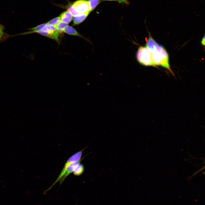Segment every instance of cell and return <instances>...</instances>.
Segmentation results:
<instances>
[{
  "instance_id": "9",
  "label": "cell",
  "mask_w": 205,
  "mask_h": 205,
  "mask_svg": "<svg viewBox=\"0 0 205 205\" xmlns=\"http://www.w3.org/2000/svg\"><path fill=\"white\" fill-rule=\"evenodd\" d=\"M89 14H82L79 16L73 17V25H78L81 23L85 20Z\"/></svg>"
},
{
  "instance_id": "4",
  "label": "cell",
  "mask_w": 205,
  "mask_h": 205,
  "mask_svg": "<svg viewBox=\"0 0 205 205\" xmlns=\"http://www.w3.org/2000/svg\"><path fill=\"white\" fill-rule=\"evenodd\" d=\"M72 5L80 14H89L91 12L88 2L86 0L77 1Z\"/></svg>"
},
{
  "instance_id": "2",
  "label": "cell",
  "mask_w": 205,
  "mask_h": 205,
  "mask_svg": "<svg viewBox=\"0 0 205 205\" xmlns=\"http://www.w3.org/2000/svg\"><path fill=\"white\" fill-rule=\"evenodd\" d=\"M138 62L140 64L146 66L155 67L152 59L151 54L146 46H140L136 54Z\"/></svg>"
},
{
  "instance_id": "1",
  "label": "cell",
  "mask_w": 205,
  "mask_h": 205,
  "mask_svg": "<svg viewBox=\"0 0 205 205\" xmlns=\"http://www.w3.org/2000/svg\"><path fill=\"white\" fill-rule=\"evenodd\" d=\"M146 46L151 53L153 61L155 65H160L167 69L174 75L170 67L167 52L165 48L158 44L150 34L146 43Z\"/></svg>"
},
{
  "instance_id": "12",
  "label": "cell",
  "mask_w": 205,
  "mask_h": 205,
  "mask_svg": "<svg viewBox=\"0 0 205 205\" xmlns=\"http://www.w3.org/2000/svg\"><path fill=\"white\" fill-rule=\"evenodd\" d=\"M101 0H88L91 11L93 10L100 3Z\"/></svg>"
},
{
  "instance_id": "7",
  "label": "cell",
  "mask_w": 205,
  "mask_h": 205,
  "mask_svg": "<svg viewBox=\"0 0 205 205\" xmlns=\"http://www.w3.org/2000/svg\"><path fill=\"white\" fill-rule=\"evenodd\" d=\"M60 17L61 21L67 24L70 23L73 19V16L68 11L62 13Z\"/></svg>"
},
{
  "instance_id": "10",
  "label": "cell",
  "mask_w": 205,
  "mask_h": 205,
  "mask_svg": "<svg viewBox=\"0 0 205 205\" xmlns=\"http://www.w3.org/2000/svg\"><path fill=\"white\" fill-rule=\"evenodd\" d=\"M68 25V24L61 21L55 27L59 34H62L65 28Z\"/></svg>"
},
{
  "instance_id": "6",
  "label": "cell",
  "mask_w": 205,
  "mask_h": 205,
  "mask_svg": "<svg viewBox=\"0 0 205 205\" xmlns=\"http://www.w3.org/2000/svg\"><path fill=\"white\" fill-rule=\"evenodd\" d=\"M82 159H81L79 161L74 162L68 166L66 169L65 175L59 181L60 185L62 183L69 175L73 172L75 169L80 163Z\"/></svg>"
},
{
  "instance_id": "11",
  "label": "cell",
  "mask_w": 205,
  "mask_h": 205,
  "mask_svg": "<svg viewBox=\"0 0 205 205\" xmlns=\"http://www.w3.org/2000/svg\"><path fill=\"white\" fill-rule=\"evenodd\" d=\"M84 171V166L82 164L80 163L75 169L73 173L75 175L79 176L83 174Z\"/></svg>"
},
{
  "instance_id": "8",
  "label": "cell",
  "mask_w": 205,
  "mask_h": 205,
  "mask_svg": "<svg viewBox=\"0 0 205 205\" xmlns=\"http://www.w3.org/2000/svg\"><path fill=\"white\" fill-rule=\"evenodd\" d=\"M63 32L69 35L75 36L85 39L75 29L69 25H68L65 28Z\"/></svg>"
},
{
  "instance_id": "13",
  "label": "cell",
  "mask_w": 205,
  "mask_h": 205,
  "mask_svg": "<svg viewBox=\"0 0 205 205\" xmlns=\"http://www.w3.org/2000/svg\"><path fill=\"white\" fill-rule=\"evenodd\" d=\"M61 21L60 17H58L50 20L46 24L55 27Z\"/></svg>"
},
{
  "instance_id": "16",
  "label": "cell",
  "mask_w": 205,
  "mask_h": 205,
  "mask_svg": "<svg viewBox=\"0 0 205 205\" xmlns=\"http://www.w3.org/2000/svg\"><path fill=\"white\" fill-rule=\"evenodd\" d=\"M102 1H116L119 3H125L126 4H128L129 3V2L126 0H101Z\"/></svg>"
},
{
  "instance_id": "14",
  "label": "cell",
  "mask_w": 205,
  "mask_h": 205,
  "mask_svg": "<svg viewBox=\"0 0 205 205\" xmlns=\"http://www.w3.org/2000/svg\"><path fill=\"white\" fill-rule=\"evenodd\" d=\"M67 10L73 17L81 15L77 12L72 5L68 7Z\"/></svg>"
},
{
  "instance_id": "3",
  "label": "cell",
  "mask_w": 205,
  "mask_h": 205,
  "mask_svg": "<svg viewBox=\"0 0 205 205\" xmlns=\"http://www.w3.org/2000/svg\"><path fill=\"white\" fill-rule=\"evenodd\" d=\"M85 149V148H84L82 150L74 153L67 159L57 179L52 185L46 191V192L51 189L65 175L66 169L69 165L74 162L79 161L81 159V157L83 152Z\"/></svg>"
},
{
  "instance_id": "5",
  "label": "cell",
  "mask_w": 205,
  "mask_h": 205,
  "mask_svg": "<svg viewBox=\"0 0 205 205\" xmlns=\"http://www.w3.org/2000/svg\"><path fill=\"white\" fill-rule=\"evenodd\" d=\"M41 30L44 32L47 33L49 38L59 43V34L56 30L55 27L45 24Z\"/></svg>"
},
{
  "instance_id": "17",
  "label": "cell",
  "mask_w": 205,
  "mask_h": 205,
  "mask_svg": "<svg viewBox=\"0 0 205 205\" xmlns=\"http://www.w3.org/2000/svg\"><path fill=\"white\" fill-rule=\"evenodd\" d=\"M201 43L202 45L204 46L205 45V36H204L202 38L201 41Z\"/></svg>"
},
{
  "instance_id": "15",
  "label": "cell",
  "mask_w": 205,
  "mask_h": 205,
  "mask_svg": "<svg viewBox=\"0 0 205 205\" xmlns=\"http://www.w3.org/2000/svg\"><path fill=\"white\" fill-rule=\"evenodd\" d=\"M4 27L3 26L0 24V40H3L4 39L5 36V34L3 32Z\"/></svg>"
}]
</instances>
